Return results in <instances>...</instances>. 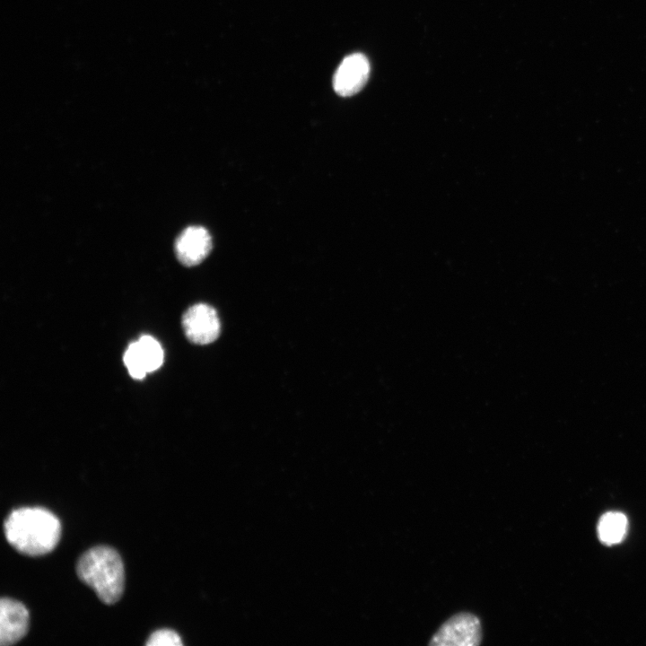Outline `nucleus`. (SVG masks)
Segmentation results:
<instances>
[{
  "instance_id": "nucleus-11",
  "label": "nucleus",
  "mask_w": 646,
  "mask_h": 646,
  "mask_svg": "<svg viewBox=\"0 0 646 646\" xmlns=\"http://www.w3.org/2000/svg\"><path fill=\"white\" fill-rule=\"evenodd\" d=\"M147 646H180L182 642L177 633L170 629H160L153 633L146 643Z\"/></svg>"
},
{
  "instance_id": "nucleus-6",
  "label": "nucleus",
  "mask_w": 646,
  "mask_h": 646,
  "mask_svg": "<svg viewBox=\"0 0 646 646\" xmlns=\"http://www.w3.org/2000/svg\"><path fill=\"white\" fill-rule=\"evenodd\" d=\"M29 628V612L20 601L2 598L0 600V644L9 646L22 639Z\"/></svg>"
},
{
  "instance_id": "nucleus-3",
  "label": "nucleus",
  "mask_w": 646,
  "mask_h": 646,
  "mask_svg": "<svg viewBox=\"0 0 646 646\" xmlns=\"http://www.w3.org/2000/svg\"><path fill=\"white\" fill-rule=\"evenodd\" d=\"M482 640L479 619L469 613H460L446 621L432 636L429 644L445 646H476Z\"/></svg>"
},
{
  "instance_id": "nucleus-4",
  "label": "nucleus",
  "mask_w": 646,
  "mask_h": 646,
  "mask_svg": "<svg viewBox=\"0 0 646 646\" xmlns=\"http://www.w3.org/2000/svg\"><path fill=\"white\" fill-rule=\"evenodd\" d=\"M182 327L187 338L196 345L213 343L221 331L216 310L205 303H196L185 311L182 316Z\"/></svg>"
},
{
  "instance_id": "nucleus-2",
  "label": "nucleus",
  "mask_w": 646,
  "mask_h": 646,
  "mask_svg": "<svg viewBox=\"0 0 646 646\" xmlns=\"http://www.w3.org/2000/svg\"><path fill=\"white\" fill-rule=\"evenodd\" d=\"M76 573L100 601L118 602L125 588V570L119 554L108 546H97L84 552L77 561Z\"/></svg>"
},
{
  "instance_id": "nucleus-7",
  "label": "nucleus",
  "mask_w": 646,
  "mask_h": 646,
  "mask_svg": "<svg viewBox=\"0 0 646 646\" xmlns=\"http://www.w3.org/2000/svg\"><path fill=\"white\" fill-rule=\"evenodd\" d=\"M212 239L206 229L201 226L186 228L175 242L179 261L187 266L200 264L210 253Z\"/></svg>"
},
{
  "instance_id": "nucleus-1",
  "label": "nucleus",
  "mask_w": 646,
  "mask_h": 646,
  "mask_svg": "<svg viewBox=\"0 0 646 646\" xmlns=\"http://www.w3.org/2000/svg\"><path fill=\"white\" fill-rule=\"evenodd\" d=\"M7 542L19 553L39 556L51 552L61 537L58 518L42 507H22L10 512L4 522Z\"/></svg>"
},
{
  "instance_id": "nucleus-5",
  "label": "nucleus",
  "mask_w": 646,
  "mask_h": 646,
  "mask_svg": "<svg viewBox=\"0 0 646 646\" xmlns=\"http://www.w3.org/2000/svg\"><path fill=\"white\" fill-rule=\"evenodd\" d=\"M368 58L354 53L345 57L333 77L335 92L342 97H349L359 92L366 84L370 75Z\"/></svg>"
},
{
  "instance_id": "nucleus-8",
  "label": "nucleus",
  "mask_w": 646,
  "mask_h": 646,
  "mask_svg": "<svg viewBox=\"0 0 646 646\" xmlns=\"http://www.w3.org/2000/svg\"><path fill=\"white\" fill-rule=\"evenodd\" d=\"M627 519L619 511H608L602 515L598 525V536L602 544L614 546L620 543L627 531Z\"/></svg>"
},
{
  "instance_id": "nucleus-9",
  "label": "nucleus",
  "mask_w": 646,
  "mask_h": 646,
  "mask_svg": "<svg viewBox=\"0 0 646 646\" xmlns=\"http://www.w3.org/2000/svg\"><path fill=\"white\" fill-rule=\"evenodd\" d=\"M135 344L147 372L161 367L163 362V350L156 339L145 335L142 336Z\"/></svg>"
},
{
  "instance_id": "nucleus-10",
  "label": "nucleus",
  "mask_w": 646,
  "mask_h": 646,
  "mask_svg": "<svg viewBox=\"0 0 646 646\" xmlns=\"http://www.w3.org/2000/svg\"><path fill=\"white\" fill-rule=\"evenodd\" d=\"M124 363L134 379H143L147 371L139 355L135 342L131 343L124 354Z\"/></svg>"
}]
</instances>
